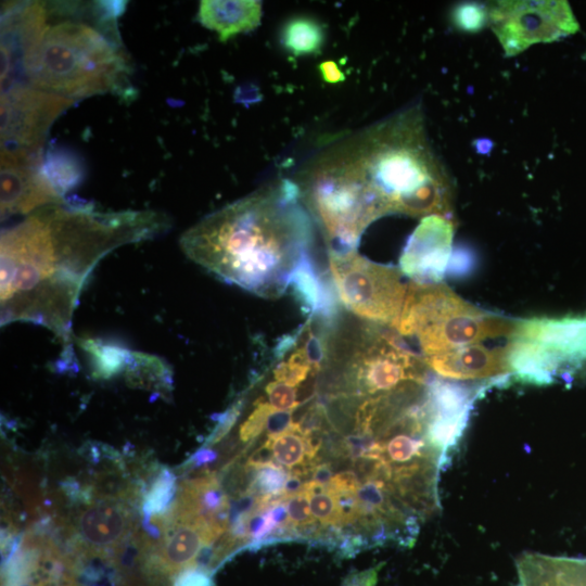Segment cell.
Returning <instances> with one entry per match:
<instances>
[{
	"mask_svg": "<svg viewBox=\"0 0 586 586\" xmlns=\"http://www.w3.org/2000/svg\"><path fill=\"white\" fill-rule=\"evenodd\" d=\"M169 226L154 211L104 213L65 201L37 209L1 234V324L34 323L68 344L80 293L99 262Z\"/></svg>",
	"mask_w": 586,
	"mask_h": 586,
	"instance_id": "obj_1",
	"label": "cell"
},
{
	"mask_svg": "<svg viewBox=\"0 0 586 586\" xmlns=\"http://www.w3.org/2000/svg\"><path fill=\"white\" fill-rule=\"evenodd\" d=\"M212 574L201 568H191L175 577L174 586H214Z\"/></svg>",
	"mask_w": 586,
	"mask_h": 586,
	"instance_id": "obj_31",
	"label": "cell"
},
{
	"mask_svg": "<svg viewBox=\"0 0 586 586\" xmlns=\"http://www.w3.org/2000/svg\"><path fill=\"white\" fill-rule=\"evenodd\" d=\"M508 378L462 383L438 375L428 378L425 387L426 432L430 442L449 462L477 398L494 386L505 385Z\"/></svg>",
	"mask_w": 586,
	"mask_h": 586,
	"instance_id": "obj_11",
	"label": "cell"
},
{
	"mask_svg": "<svg viewBox=\"0 0 586 586\" xmlns=\"http://www.w3.org/2000/svg\"><path fill=\"white\" fill-rule=\"evenodd\" d=\"M275 409L268 402L259 398L255 407L239 429V436L242 442H251L256 438L265 429L269 416Z\"/></svg>",
	"mask_w": 586,
	"mask_h": 586,
	"instance_id": "obj_28",
	"label": "cell"
},
{
	"mask_svg": "<svg viewBox=\"0 0 586 586\" xmlns=\"http://www.w3.org/2000/svg\"><path fill=\"white\" fill-rule=\"evenodd\" d=\"M426 370L422 358L405 345L399 334L369 327L354 348L344 378L355 395L370 398L409 383H425Z\"/></svg>",
	"mask_w": 586,
	"mask_h": 586,
	"instance_id": "obj_8",
	"label": "cell"
},
{
	"mask_svg": "<svg viewBox=\"0 0 586 586\" xmlns=\"http://www.w3.org/2000/svg\"><path fill=\"white\" fill-rule=\"evenodd\" d=\"M329 254L339 300L356 316L378 324H396L407 292L400 270L367 259L356 251Z\"/></svg>",
	"mask_w": 586,
	"mask_h": 586,
	"instance_id": "obj_7",
	"label": "cell"
},
{
	"mask_svg": "<svg viewBox=\"0 0 586 586\" xmlns=\"http://www.w3.org/2000/svg\"><path fill=\"white\" fill-rule=\"evenodd\" d=\"M303 199L321 226L331 253L356 251L367 227L390 214L346 145L317 163L305 181Z\"/></svg>",
	"mask_w": 586,
	"mask_h": 586,
	"instance_id": "obj_5",
	"label": "cell"
},
{
	"mask_svg": "<svg viewBox=\"0 0 586 586\" xmlns=\"http://www.w3.org/2000/svg\"><path fill=\"white\" fill-rule=\"evenodd\" d=\"M262 18V2L251 0H204L200 2L198 20L217 33L225 42L238 34L255 29Z\"/></svg>",
	"mask_w": 586,
	"mask_h": 586,
	"instance_id": "obj_20",
	"label": "cell"
},
{
	"mask_svg": "<svg viewBox=\"0 0 586 586\" xmlns=\"http://www.w3.org/2000/svg\"><path fill=\"white\" fill-rule=\"evenodd\" d=\"M302 493L308 497L310 511L321 525L332 528L342 526L335 498L327 486L309 480L304 483Z\"/></svg>",
	"mask_w": 586,
	"mask_h": 586,
	"instance_id": "obj_23",
	"label": "cell"
},
{
	"mask_svg": "<svg viewBox=\"0 0 586 586\" xmlns=\"http://www.w3.org/2000/svg\"><path fill=\"white\" fill-rule=\"evenodd\" d=\"M292 421V412L283 410H275L268 418L266 432L268 436L278 435L288 430Z\"/></svg>",
	"mask_w": 586,
	"mask_h": 586,
	"instance_id": "obj_32",
	"label": "cell"
},
{
	"mask_svg": "<svg viewBox=\"0 0 586 586\" xmlns=\"http://www.w3.org/2000/svg\"><path fill=\"white\" fill-rule=\"evenodd\" d=\"M346 146L390 214L449 213L450 181L426 141L418 110L370 128Z\"/></svg>",
	"mask_w": 586,
	"mask_h": 586,
	"instance_id": "obj_4",
	"label": "cell"
},
{
	"mask_svg": "<svg viewBox=\"0 0 586 586\" xmlns=\"http://www.w3.org/2000/svg\"><path fill=\"white\" fill-rule=\"evenodd\" d=\"M285 504L289 521L295 533L296 528H301V531L306 532L309 536V528H316L317 522L310 511L308 497L301 492L296 495L286 497Z\"/></svg>",
	"mask_w": 586,
	"mask_h": 586,
	"instance_id": "obj_26",
	"label": "cell"
},
{
	"mask_svg": "<svg viewBox=\"0 0 586 586\" xmlns=\"http://www.w3.org/2000/svg\"><path fill=\"white\" fill-rule=\"evenodd\" d=\"M322 79L328 84H339L345 79L344 73L333 61H324L318 66Z\"/></svg>",
	"mask_w": 586,
	"mask_h": 586,
	"instance_id": "obj_34",
	"label": "cell"
},
{
	"mask_svg": "<svg viewBox=\"0 0 586 586\" xmlns=\"http://www.w3.org/2000/svg\"><path fill=\"white\" fill-rule=\"evenodd\" d=\"M131 526L127 509L114 501L92 504L77 518L76 527L84 545L97 553L116 549Z\"/></svg>",
	"mask_w": 586,
	"mask_h": 586,
	"instance_id": "obj_17",
	"label": "cell"
},
{
	"mask_svg": "<svg viewBox=\"0 0 586 586\" xmlns=\"http://www.w3.org/2000/svg\"><path fill=\"white\" fill-rule=\"evenodd\" d=\"M74 100L29 86L1 92V164L41 161L52 123Z\"/></svg>",
	"mask_w": 586,
	"mask_h": 586,
	"instance_id": "obj_9",
	"label": "cell"
},
{
	"mask_svg": "<svg viewBox=\"0 0 586 586\" xmlns=\"http://www.w3.org/2000/svg\"><path fill=\"white\" fill-rule=\"evenodd\" d=\"M216 458V454L211 449L200 450L193 457V461L196 466L204 464L213 461Z\"/></svg>",
	"mask_w": 586,
	"mask_h": 586,
	"instance_id": "obj_36",
	"label": "cell"
},
{
	"mask_svg": "<svg viewBox=\"0 0 586 586\" xmlns=\"http://www.w3.org/2000/svg\"><path fill=\"white\" fill-rule=\"evenodd\" d=\"M422 360L436 375L454 381H491L511 377L505 347L493 349L472 344L422 357Z\"/></svg>",
	"mask_w": 586,
	"mask_h": 586,
	"instance_id": "obj_15",
	"label": "cell"
},
{
	"mask_svg": "<svg viewBox=\"0 0 586 586\" xmlns=\"http://www.w3.org/2000/svg\"><path fill=\"white\" fill-rule=\"evenodd\" d=\"M381 565L351 573L344 579L342 586H375L378 581V572Z\"/></svg>",
	"mask_w": 586,
	"mask_h": 586,
	"instance_id": "obj_33",
	"label": "cell"
},
{
	"mask_svg": "<svg viewBox=\"0 0 586 586\" xmlns=\"http://www.w3.org/2000/svg\"><path fill=\"white\" fill-rule=\"evenodd\" d=\"M517 570L520 586H586V558L527 552Z\"/></svg>",
	"mask_w": 586,
	"mask_h": 586,
	"instance_id": "obj_19",
	"label": "cell"
},
{
	"mask_svg": "<svg viewBox=\"0 0 586 586\" xmlns=\"http://www.w3.org/2000/svg\"><path fill=\"white\" fill-rule=\"evenodd\" d=\"M40 162L1 164V217L30 215L63 202L40 169Z\"/></svg>",
	"mask_w": 586,
	"mask_h": 586,
	"instance_id": "obj_14",
	"label": "cell"
},
{
	"mask_svg": "<svg viewBox=\"0 0 586 586\" xmlns=\"http://www.w3.org/2000/svg\"><path fill=\"white\" fill-rule=\"evenodd\" d=\"M515 321L470 304L446 284L410 282L394 328L399 335L416 337L426 357L509 336Z\"/></svg>",
	"mask_w": 586,
	"mask_h": 586,
	"instance_id": "obj_6",
	"label": "cell"
},
{
	"mask_svg": "<svg viewBox=\"0 0 586 586\" xmlns=\"http://www.w3.org/2000/svg\"><path fill=\"white\" fill-rule=\"evenodd\" d=\"M169 523L175 528L161 547L154 570L175 577L188 569L196 568L195 562L201 550L211 545L225 531L205 521Z\"/></svg>",
	"mask_w": 586,
	"mask_h": 586,
	"instance_id": "obj_16",
	"label": "cell"
},
{
	"mask_svg": "<svg viewBox=\"0 0 586 586\" xmlns=\"http://www.w3.org/2000/svg\"><path fill=\"white\" fill-rule=\"evenodd\" d=\"M249 491L259 497L283 496L286 481L290 476L280 464L275 462L255 468Z\"/></svg>",
	"mask_w": 586,
	"mask_h": 586,
	"instance_id": "obj_24",
	"label": "cell"
},
{
	"mask_svg": "<svg viewBox=\"0 0 586 586\" xmlns=\"http://www.w3.org/2000/svg\"><path fill=\"white\" fill-rule=\"evenodd\" d=\"M453 21L460 30L474 33L484 27L488 12L477 3H461L454 9Z\"/></svg>",
	"mask_w": 586,
	"mask_h": 586,
	"instance_id": "obj_27",
	"label": "cell"
},
{
	"mask_svg": "<svg viewBox=\"0 0 586 586\" xmlns=\"http://www.w3.org/2000/svg\"><path fill=\"white\" fill-rule=\"evenodd\" d=\"M40 169L61 196L75 188L84 177L82 162L77 155L58 146L48 150L41 160Z\"/></svg>",
	"mask_w": 586,
	"mask_h": 586,
	"instance_id": "obj_21",
	"label": "cell"
},
{
	"mask_svg": "<svg viewBox=\"0 0 586 586\" xmlns=\"http://www.w3.org/2000/svg\"><path fill=\"white\" fill-rule=\"evenodd\" d=\"M323 41V28L308 16L292 17L283 25L281 31L283 48L294 56L318 53Z\"/></svg>",
	"mask_w": 586,
	"mask_h": 586,
	"instance_id": "obj_22",
	"label": "cell"
},
{
	"mask_svg": "<svg viewBox=\"0 0 586 586\" xmlns=\"http://www.w3.org/2000/svg\"><path fill=\"white\" fill-rule=\"evenodd\" d=\"M297 388L272 381L266 385L268 403L277 410L292 411L301 405Z\"/></svg>",
	"mask_w": 586,
	"mask_h": 586,
	"instance_id": "obj_29",
	"label": "cell"
},
{
	"mask_svg": "<svg viewBox=\"0 0 586 586\" xmlns=\"http://www.w3.org/2000/svg\"><path fill=\"white\" fill-rule=\"evenodd\" d=\"M488 21L507 55L578 30L566 1H499L489 10Z\"/></svg>",
	"mask_w": 586,
	"mask_h": 586,
	"instance_id": "obj_10",
	"label": "cell"
},
{
	"mask_svg": "<svg viewBox=\"0 0 586 586\" xmlns=\"http://www.w3.org/2000/svg\"><path fill=\"white\" fill-rule=\"evenodd\" d=\"M301 190L283 181L207 215L180 238L195 264L255 295L276 298L307 254L311 227Z\"/></svg>",
	"mask_w": 586,
	"mask_h": 586,
	"instance_id": "obj_2",
	"label": "cell"
},
{
	"mask_svg": "<svg viewBox=\"0 0 586 586\" xmlns=\"http://www.w3.org/2000/svg\"><path fill=\"white\" fill-rule=\"evenodd\" d=\"M311 480L328 486L332 479V470L328 463H315L310 471Z\"/></svg>",
	"mask_w": 586,
	"mask_h": 586,
	"instance_id": "obj_35",
	"label": "cell"
},
{
	"mask_svg": "<svg viewBox=\"0 0 586 586\" xmlns=\"http://www.w3.org/2000/svg\"><path fill=\"white\" fill-rule=\"evenodd\" d=\"M301 305L303 313L309 318H319L326 326L334 322L339 313V296L330 276H320L307 253L292 272L290 285Z\"/></svg>",
	"mask_w": 586,
	"mask_h": 586,
	"instance_id": "obj_18",
	"label": "cell"
},
{
	"mask_svg": "<svg viewBox=\"0 0 586 586\" xmlns=\"http://www.w3.org/2000/svg\"><path fill=\"white\" fill-rule=\"evenodd\" d=\"M120 15L111 1L94 2L91 23L62 20L49 23L37 44L25 56L17 86L78 100L115 92L127 98L130 65L116 21Z\"/></svg>",
	"mask_w": 586,
	"mask_h": 586,
	"instance_id": "obj_3",
	"label": "cell"
},
{
	"mask_svg": "<svg viewBox=\"0 0 586 586\" xmlns=\"http://www.w3.org/2000/svg\"><path fill=\"white\" fill-rule=\"evenodd\" d=\"M475 267V256L466 247H457L451 252L447 275L453 277L467 276Z\"/></svg>",
	"mask_w": 586,
	"mask_h": 586,
	"instance_id": "obj_30",
	"label": "cell"
},
{
	"mask_svg": "<svg viewBox=\"0 0 586 586\" xmlns=\"http://www.w3.org/2000/svg\"><path fill=\"white\" fill-rule=\"evenodd\" d=\"M454 222L441 215L422 218L400 254V271L412 282L442 283L451 256Z\"/></svg>",
	"mask_w": 586,
	"mask_h": 586,
	"instance_id": "obj_13",
	"label": "cell"
},
{
	"mask_svg": "<svg viewBox=\"0 0 586 586\" xmlns=\"http://www.w3.org/2000/svg\"><path fill=\"white\" fill-rule=\"evenodd\" d=\"M176 492V477L164 470L152 483L144 497L143 510L149 515L163 512Z\"/></svg>",
	"mask_w": 586,
	"mask_h": 586,
	"instance_id": "obj_25",
	"label": "cell"
},
{
	"mask_svg": "<svg viewBox=\"0 0 586 586\" xmlns=\"http://www.w3.org/2000/svg\"><path fill=\"white\" fill-rule=\"evenodd\" d=\"M509 339L538 344L556 361L562 378H571L586 366V315L517 319Z\"/></svg>",
	"mask_w": 586,
	"mask_h": 586,
	"instance_id": "obj_12",
	"label": "cell"
}]
</instances>
